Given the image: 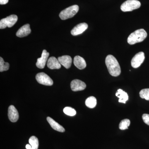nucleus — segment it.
Masks as SVG:
<instances>
[{
    "instance_id": "obj_22",
    "label": "nucleus",
    "mask_w": 149,
    "mask_h": 149,
    "mask_svg": "<svg viewBox=\"0 0 149 149\" xmlns=\"http://www.w3.org/2000/svg\"><path fill=\"white\" fill-rule=\"evenodd\" d=\"M139 94L141 98L149 100V88L143 89L140 91Z\"/></svg>"
},
{
    "instance_id": "obj_20",
    "label": "nucleus",
    "mask_w": 149,
    "mask_h": 149,
    "mask_svg": "<svg viewBox=\"0 0 149 149\" xmlns=\"http://www.w3.org/2000/svg\"><path fill=\"white\" fill-rule=\"evenodd\" d=\"M9 68V64L7 62H5L1 57H0V72L6 71Z\"/></svg>"
},
{
    "instance_id": "obj_24",
    "label": "nucleus",
    "mask_w": 149,
    "mask_h": 149,
    "mask_svg": "<svg viewBox=\"0 0 149 149\" xmlns=\"http://www.w3.org/2000/svg\"><path fill=\"white\" fill-rule=\"evenodd\" d=\"M142 118H143L144 123L147 125H149V114H146V113L143 114Z\"/></svg>"
},
{
    "instance_id": "obj_21",
    "label": "nucleus",
    "mask_w": 149,
    "mask_h": 149,
    "mask_svg": "<svg viewBox=\"0 0 149 149\" xmlns=\"http://www.w3.org/2000/svg\"><path fill=\"white\" fill-rule=\"evenodd\" d=\"M130 120L128 119H123L121 120L119 125V128L121 130L128 129V126L130 125Z\"/></svg>"
},
{
    "instance_id": "obj_15",
    "label": "nucleus",
    "mask_w": 149,
    "mask_h": 149,
    "mask_svg": "<svg viewBox=\"0 0 149 149\" xmlns=\"http://www.w3.org/2000/svg\"><path fill=\"white\" fill-rule=\"evenodd\" d=\"M73 63L77 68L80 70H83L86 67V63L85 59L80 56H75L74 58Z\"/></svg>"
},
{
    "instance_id": "obj_14",
    "label": "nucleus",
    "mask_w": 149,
    "mask_h": 149,
    "mask_svg": "<svg viewBox=\"0 0 149 149\" xmlns=\"http://www.w3.org/2000/svg\"><path fill=\"white\" fill-rule=\"evenodd\" d=\"M47 65L50 69H58L61 68V64L55 57H51L48 59Z\"/></svg>"
},
{
    "instance_id": "obj_7",
    "label": "nucleus",
    "mask_w": 149,
    "mask_h": 149,
    "mask_svg": "<svg viewBox=\"0 0 149 149\" xmlns=\"http://www.w3.org/2000/svg\"><path fill=\"white\" fill-rule=\"evenodd\" d=\"M145 59V54L143 52H140L136 54L131 61L132 66L134 68H138L143 62Z\"/></svg>"
},
{
    "instance_id": "obj_3",
    "label": "nucleus",
    "mask_w": 149,
    "mask_h": 149,
    "mask_svg": "<svg viewBox=\"0 0 149 149\" xmlns=\"http://www.w3.org/2000/svg\"><path fill=\"white\" fill-rule=\"evenodd\" d=\"M79 6L75 5L70 6L62 11L59 14V17L62 20H65L74 16L79 11Z\"/></svg>"
},
{
    "instance_id": "obj_10",
    "label": "nucleus",
    "mask_w": 149,
    "mask_h": 149,
    "mask_svg": "<svg viewBox=\"0 0 149 149\" xmlns=\"http://www.w3.org/2000/svg\"><path fill=\"white\" fill-rule=\"evenodd\" d=\"M88 28V24L85 22L77 24L71 30V35L73 36H77L80 35L85 32Z\"/></svg>"
},
{
    "instance_id": "obj_13",
    "label": "nucleus",
    "mask_w": 149,
    "mask_h": 149,
    "mask_svg": "<svg viewBox=\"0 0 149 149\" xmlns=\"http://www.w3.org/2000/svg\"><path fill=\"white\" fill-rule=\"evenodd\" d=\"M59 62L60 64L66 69H68L71 66L72 63V59L69 56H63L58 58Z\"/></svg>"
},
{
    "instance_id": "obj_6",
    "label": "nucleus",
    "mask_w": 149,
    "mask_h": 149,
    "mask_svg": "<svg viewBox=\"0 0 149 149\" xmlns=\"http://www.w3.org/2000/svg\"><path fill=\"white\" fill-rule=\"evenodd\" d=\"M36 79L38 83L46 86H52L53 81L49 76L44 72H40L37 74Z\"/></svg>"
},
{
    "instance_id": "obj_18",
    "label": "nucleus",
    "mask_w": 149,
    "mask_h": 149,
    "mask_svg": "<svg viewBox=\"0 0 149 149\" xmlns=\"http://www.w3.org/2000/svg\"><path fill=\"white\" fill-rule=\"evenodd\" d=\"M86 106L89 108L93 109L95 107L97 104V100L93 96H91L86 99L85 101Z\"/></svg>"
},
{
    "instance_id": "obj_19",
    "label": "nucleus",
    "mask_w": 149,
    "mask_h": 149,
    "mask_svg": "<svg viewBox=\"0 0 149 149\" xmlns=\"http://www.w3.org/2000/svg\"><path fill=\"white\" fill-rule=\"evenodd\" d=\"M29 143L31 146V149H38L39 147V141L37 137L32 136L29 140Z\"/></svg>"
},
{
    "instance_id": "obj_9",
    "label": "nucleus",
    "mask_w": 149,
    "mask_h": 149,
    "mask_svg": "<svg viewBox=\"0 0 149 149\" xmlns=\"http://www.w3.org/2000/svg\"><path fill=\"white\" fill-rule=\"evenodd\" d=\"M70 87L72 91L76 92L85 90L86 87V85L83 81L77 79H75L71 82Z\"/></svg>"
},
{
    "instance_id": "obj_4",
    "label": "nucleus",
    "mask_w": 149,
    "mask_h": 149,
    "mask_svg": "<svg viewBox=\"0 0 149 149\" xmlns=\"http://www.w3.org/2000/svg\"><path fill=\"white\" fill-rule=\"evenodd\" d=\"M141 6V2L138 0H127L121 5L120 9L123 12L132 11L139 8Z\"/></svg>"
},
{
    "instance_id": "obj_8",
    "label": "nucleus",
    "mask_w": 149,
    "mask_h": 149,
    "mask_svg": "<svg viewBox=\"0 0 149 149\" xmlns=\"http://www.w3.org/2000/svg\"><path fill=\"white\" fill-rule=\"evenodd\" d=\"M49 54L47 52V50L45 49L43 51L41 58H38L37 60V62L36 63V65L37 68L40 69H43L45 68L48 57H49Z\"/></svg>"
},
{
    "instance_id": "obj_25",
    "label": "nucleus",
    "mask_w": 149,
    "mask_h": 149,
    "mask_svg": "<svg viewBox=\"0 0 149 149\" xmlns=\"http://www.w3.org/2000/svg\"><path fill=\"white\" fill-rule=\"evenodd\" d=\"M9 0H0L1 5H5L8 2Z\"/></svg>"
},
{
    "instance_id": "obj_1",
    "label": "nucleus",
    "mask_w": 149,
    "mask_h": 149,
    "mask_svg": "<svg viewBox=\"0 0 149 149\" xmlns=\"http://www.w3.org/2000/svg\"><path fill=\"white\" fill-rule=\"evenodd\" d=\"M105 63L110 74L112 76H119L121 72L120 65L117 59L111 55L107 56Z\"/></svg>"
},
{
    "instance_id": "obj_11",
    "label": "nucleus",
    "mask_w": 149,
    "mask_h": 149,
    "mask_svg": "<svg viewBox=\"0 0 149 149\" xmlns=\"http://www.w3.org/2000/svg\"><path fill=\"white\" fill-rule=\"evenodd\" d=\"M9 119L12 122H15L18 120L19 113L17 110L13 105H10L8 109Z\"/></svg>"
},
{
    "instance_id": "obj_2",
    "label": "nucleus",
    "mask_w": 149,
    "mask_h": 149,
    "mask_svg": "<svg viewBox=\"0 0 149 149\" xmlns=\"http://www.w3.org/2000/svg\"><path fill=\"white\" fill-rule=\"evenodd\" d=\"M147 37V32L144 29H138L129 35L127 41L130 45H134L136 43L143 42Z\"/></svg>"
},
{
    "instance_id": "obj_23",
    "label": "nucleus",
    "mask_w": 149,
    "mask_h": 149,
    "mask_svg": "<svg viewBox=\"0 0 149 149\" xmlns=\"http://www.w3.org/2000/svg\"><path fill=\"white\" fill-rule=\"evenodd\" d=\"M63 112L67 115L74 116L76 113V111L70 107H66L63 109Z\"/></svg>"
},
{
    "instance_id": "obj_5",
    "label": "nucleus",
    "mask_w": 149,
    "mask_h": 149,
    "mask_svg": "<svg viewBox=\"0 0 149 149\" xmlns=\"http://www.w3.org/2000/svg\"><path fill=\"white\" fill-rule=\"evenodd\" d=\"M18 17L15 15H12L0 21V29H5L6 27H11L16 23Z\"/></svg>"
},
{
    "instance_id": "obj_17",
    "label": "nucleus",
    "mask_w": 149,
    "mask_h": 149,
    "mask_svg": "<svg viewBox=\"0 0 149 149\" xmlns=\"http://www.w3.org/2000/svg\"><path fill=\"white\" fill-rule=\"evenodd\" d=\"M116 96L119 98L118 102L120 103L125 104L128 100V94L121 89H118L116 94Z\"/></svg>"
},
{
    "instance_id": "obj_26",
    "label": "nucleus",
    "mask_w": 149,
    "mask_h": 149,
    "mask_svg": "<svg viewBox=\"0 0 149 149\" xmlns=\"http://www.w3.org/2000/svg\"><path fill=\"white\" fill-rule=\"evenodd\" d=\"M26 148L27 149H31V146L30 145H27L26 146Z\"/></svg>"
},
{
    "instance_id": "obj_12",
    "label": "nucleus",
    "mask_w": 149,
    "mask_h": 149,
    "mask_svg": "<svg viewBox=\"0 0 149 149\" xmlns=\"http://www.w3.org/2000/svg\"><path fill=\"white\" fill-rule=\"evenodd\" d=\"M31 32L30 25L27 24L20 27L17 32L16 35L19 37H25L30 34Z\"/></svg>"
},
{
    "instance_id": "obj_16",
    "label": "nucleus",
    "mask_w": 149,
    "mask_h": 149,
    "mask_svg": "<svg viewBox=\"0 0 149 149\" xmlns=\"http://www.w3.org/2000/svg\"><path fill=\"white\" fill-rule=\"evenodd\" d=\"M47 120L48 123H49L51 127L53 128L54 130L58 131V132H62V133H63L65 131V129L62 126L60 125L58 123L56 122L54 119L51 118V117H48L47 118Z\"/></svg>"
}]
</instances>
